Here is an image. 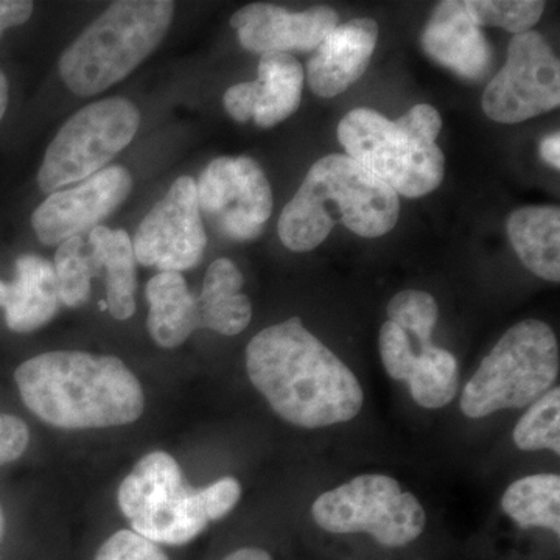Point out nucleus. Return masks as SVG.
Segmentation results:
<instances>
[{
    "mask_svg": "<svg viewBox=\"0 0 560 560\" xmlns=\"http://www.w3.org/2000/svg\"><path fill=\"white\" fill-rule=\"evenodd\" d=\"M501 508L522 529L545 528L560 534V477L537 474L512 482Z\"/></svg>",
    "mask_w": 560,
    "mask_h": 560,
    "instance_id": "nucleus-23",
    "label": "nucleus"
},
{
    "mask_svg": "<svg viewBox=\"0 0 560 560\" xmlns=\"http://www.w3.org/2000/svg\"><path fill=\"white\" fill-rule=\"evenodd\" d=\"M206 245L197 180L180 176L140 223L132 249L143 267L180 272L200 264Z\"/></svg>",
    "mask_w": 560,
    "mask_h": 560,
    "instance_id": "nucleus-12",
    "label": "nucleus"
},
{
    "mask_svg": "<svg viewBox=\"0 0 560 560\" xmlns=\"http://www.w3.org/2000/svg\"><path fill=\"white\" fill-rule=\"evenodd\" d=\"M54 265L35 254L16 260L13 282L0 280V308L16 334H31L46 326L61 307Z\"/></svg>",
    "mask_w": 560,
    "mask_h": 560,
    "instance_id": "nucleus-17",
    "label": "nucleus"
},
{
    "mask_svg": "<svg viewBox=\"0 0 560 560\" xmlns=\"http://www.w3.org/2000/svg\"><path fill=\"white\" fill-rule=\"evenodd\" d=\"M31 431L24 420L0 412V466L20 459L27 451Z\"/></svg>",
    "mask_w": 560,
    "mask_h": 560,
    "instance_id": "nucleus-32",
    "label": "nucleus"
},
{
    "mask_svg": "<svg viewBox=\"0 0 560 560\" xmlns=\"http://www.w3.org/2000/svg\"><path fill=\"white\" fill-rule=\"evenodd\" d=\"M33 2L27 0H0V38L11 27L25 24L31 20Z\"/></svg>",
    "mask_w": 560,
    "mask_h": 560,
    "instance_id": "nucleus-34",
    "label": "nucleus"
},
{
    "mask_svg": "<svg viewBox=\"0 0 560 560\" xmlns=\"http://www.w3.org/2000/svg\"><path fill=\"white\" fill-rule=\"evenodd\" d=\"M243 275L230 259L210 264L197 298L200 329H210L224 337L242 334L253 319V304L242 293Z\"/></svg>",
    "mask_w": 560,
    "mask_h": 560,
    "instance_id": "nucleus-19",
    "label": "nucleus"
},
{
    "mask_svg": "<svg viewBox=\"0 0 560 560\" xmlns=\"http://www.w3.org/2000/svg\"><path fill=\"white\" fill-rule=\"evenodd\" d=\"M131 189V173L113 165L81 180L73 189L55 191L33 212L36 237L47 246L80 237L119 209Z\"/></svg>",
    "mask_w": 560,
    "mask_h": 560,
    "instance_id": "nucleus-13",
    "label": "nucleus"
},
{
    "mask_svg": "<svg viewBox=\"0 0 560 560\" xmlns=\"http://www.w3.org/2000/svg\"><path fill=\"white\" fill-rule=\"evenodd\" d=\"M14 381L25 407L57 429L128 425L145 407L142 385L117 357L79 350L40 353L18 368Z\"/></svg>",
    "mask_w": 560,
    "mask_h": 560,
    "instance_id": "nucleus-2",
    "label": "nucleus"
},
{
    "mask_svg": "<svg viewBox=\"0 0 560 560\" xmlns=\"http://www.w3.org/2000/svg\"><path fill=\"white\" fill-rule=\"evenodd\" d=\"M378 40V24L371 18L337 25L323 39L307 65V81L313 94L337 97L366 72Z\"/></svg>",
    "mask_w": 560,
    "mask_h": 560,
    "instance_id": "nucleus-16",
    "label": "nucleus"
},
{
    "mask_svg": "<svg viewBox=\"0 0 560 560\" xmlns=\"http://www.w3.org/2000/svg\"><path fill=\"white\" fill-rule=\"evenodd\" d=\"M378 349L385 370L397 382H408L415 370L418 353L412 348L407 331L386 320L378 335Z\"/></svg>",
    "mask_w": 560,
    "mask_h": 560,
    "instance_id": "nucleus-29",
    "label": "nucleus"
},
{
    "mask_svg": "<svg viewBox=\"0 0 560 560\" xmlns=\"http://www.w3.org/2000/svg\"><path fill=\"white\" fill-rule=\"evenodd\" d=\"M408 383L419 407L440 410L458 393V361L452 352L434 345L420 349Z\"/></svg>",
    "mask_w": 560,
    "mask_h": 560,
    "instance_id": "nucleus-24",
    "label": "nucleus"
},
{
    "mask_svg": "<svg viewBox=\"0 0 560 560\" xmlns=\"http://www.w3.org/2000/svg\"><path fill=\"white\" fill-rule=\"evenodd\" d=\"M198 205L223 237L256 241L271 219L270 180L248 156L217 158L197 183Z\"/></svg>",
    "mask_w": 560,
    "mask_h": 560,
    "instance_id": "nucleus-11",
    "label": "nucleus"
},
{
    "mask_svg": "<svg viewBox=\"0 0 560 560\" xmlns=\"http://www.w3.org/2000/svg\"><path fill=\"white\" fill-rule=\"evenodd\" d=\"M540 158L547 162L550 167L559 171L560 167V136L559 132H552L541 140L539 145Z\"/></svg>",
    "mask_w": 560,
    "mask_h": 560,
    "instance_id": "nucleus-35",
    "label": "nucleus"
},
{
    "mask_svg": "<svg viewBox=\"0 0 560 560\" xmlns=\"http://www.w3.org/2000/svg\"><path fill=\"white\" fill-rule=\"evenodd\" d=\"M304 80V68L293 55H261L259 79L254 81L257 127L272 128L293 116L301 105Z\"/></svg>",
    "mask_w": 560,
    "mask_h": 560,
    "instance_id": "nucleus-21",
    "label": "nucleus"
},
{
    "mask_svg": "<svg viewBox=\"0 0 560 560\" xmlns=\"http://www.w3.org/2000/svg\"><path fill=\"white\" fill-rule=\"evenodd\" d=\"M388 316L390 323L418 338L420 349L433 346L431 335L440 318V307L427 291H400L389 302Z\"/></svg>",
    "mask_w": 560,
    "mask_h": 560,
    "instance_id": "nucleus-28",
    "label": "nucleus"
},
{
    "mask_svg": "<svg viewBox=\"0 0 560 560\" xmlns=\"http://www.w3.org/2000/svg\"><path fill=\"white\" fill-rule=\"evenodd\" d=\"M313 521L327 533L371 534L378 544L400 548L418 539L427 514L411 492L386 475L368 474L324 492L312 506Z\"/></svg>",
    "mask_w": 560,
    "mask_h": 560,
    "instance_id": "nucleus-8",
    "label": "nucleus"
},
{
    "mask_svg": "<svg viewBox=\"0 0 560 560\" xmlns=\"http://www.w3.org/2000/svg\"><path fill=\"white\" fill-rule=\"evenodd\" d=\"M337 11L313 7L293 13L271 3H250L231 18L245 50L253 54H290L318 49L323 39L338 25Z\"/></svg>",
    "mask_w": 560,
    "mask_h": 560,
    "instance_id": "nucleus-14",
    "label": "nucleus"
},
{
    "mask_svg": "<svg viewBox=\"0 0 560 560\" xmlns=\"http://www.w3.org/2000/svg\"><path fill=\"white\" fill-rule=\"evenodd\" d=\"M514 444L523 452L551 451L560 455V388L548 390L529 405L515 425Z\"/></svg>",
    "mask_w": 560,
    "mask_h": 560,
    "instance_id": "nucleus-25",
    "label": "nucleus"
},
{
    "mask_svg": "<svg viewBox=\"0 0 560 560\" xmlns=\"http://www.w3.org/2000/svg\"><path fill=\"white\" fill-rule=\"evenodd\" d=\"M150 337L164 349L179 348L200 329L197 298L191 296L180 272L165 271L147 283Z\"/></svg>",
    "mask_w": 560,
    "mask_h": 560,
    "instance_id": "nucleus-20",
    "label": "nucleus"
},
{
    "mask_svg": "<svg viewBox=\"0 0 560 560\" xmlns=\"http://www.w3.org/2000/svg\"><path fill=\"white\" fill-rule=\"evenodd\" d=\"M91 257L97 267L106 270V294L113 318L130 319L136 312V256L130 235L124 230L95 226L90 234Z\"/></svg>",
    "mask_w": 560,
    "mask_h": 560,
    "instance_id": "nucleus-22",
    "label": "nucleus"
},
{
    "mask_svg": "<svg viewBox=\"0 0 560 560\" xmlns=\"http://www.w3.org/2000/svg\"><path fill=\"white\" fill-rule=\"evenodd\" d=\"M399 215L396 191L348 154H327L312 165L280 213L279 238L294 253H308L337 223L360 237L377 238L396 228Z\"/></svg>",
    "mask_w": 560,
    "mask_h": 560,
    "instance_id": "nucleus-3",
    "label": "nucleus"
},
{
    "mask_svg": "<svg viewBox=\"0 0 560 560\" xmlns=\"http://www.w3.org/2000/svg\"><path fill=\"white\" fill-rule=\"evenodd\" d=\"M200 495L209 522L220 521L230 514L241 500L242 486L235 478H221L208 488L200 489Z\"/></svg>",
    "mask_w": 560,
    "mask_h": 560,
    "instance_id": "nucleus-31",
    "label": "nucleus"
},
{
    "mask_svg": "<svg viewBox=\"0 0 560 560\" xmlns=\"http://www.w3.org/2000/svg\"><path fill=\"white\" fill-rule=\"evenodd\" d=\"M224 109L232 119L245 124V121L253 120L254 106H256V98H254V81H245V83L234 84L226 91L223 97Z\"/></svg>",
    "mask_w": 560,
    "mask_h": 560,
    "instance_id": "nucleus-33",
    "label": "nucleus"
},
{
    "mask_svg": "<svg viewBox=\"0 0 560 560\" xmlns=\"http://www.w3.org/2000/svg\"><path fill=\"white\" fill-rule=\"evenodd\" d=\"M466 7L478 27H500L514 35L529 32L545 10L540 0H467Z\"/></svg>",
    "mask_w": 560,
    "mask_h": 560,
    "instance_id": "nucleus-27",
    "label": "nucleus"
},
{
    "mask_svg": "<svg viewBox=\"0 0 560 560\" xmlns=\"http://www.w3.org/2000/svg\"><path fill=\"white\" fill-rule=\"evenodd\" d=\"M173 14L168 0L114 2L61 55L66 86L88 97L119 83L160 46Z\"/></svg>",
    "mask_w": 560,
    "mask_h": 560,
    "instance_id": "nucleus-5",
    "label": "nucleus"
},
{
    "mask_svg": "<svg viewBox=\"0 0 560 560\" xmlns=\"http://www.w3.org/2000/svg\"><path fill=\"white\" fill-rule=\"evenodd\" d=\"M490 120L514 125L559 108L560 62L539 32L514 35L503 69L481 101Z\"/></svg>",
    "mask_w": 560,
    "mask_h": 560,
    "instance_id": "nucleus-10",
    "label": "nucleus"
},
{
    "mask_svg": "<svg viewBox=\"0 0 560 560\" xmlns=\"http://www.w3.org/2000/svg\"><path fill=\"white\" fill-rule=\"evenodd\" d=\"M246 371L272 410L301 429L349 422L363 408L359 378L296 316L249 341Z\"/></svg>",
    "mask_w": 560,
    "mask_h": 560,
    "instance_id": "nucleus-1",
    "label": "nucleus"
},
{
    "mask_svg": "<svg viewBox=\"0 0 560 560\" xmlns=\"http://www.w3.org/2000/svg\"><path fill=\"white\" fill-rule=\"evenodd\" d=\"M54 271L61 304L70 308L83 305L90 298L91 279L98 275L91 253L84 250L83 238L72 237L58 246Z\"/></svg>",
    "mask_w": 560,
    "mask_h": 560,
    "instance_id": "nucleus-26",
    "label": "nucleus"
},
{
    "mask_svg": "<svg viewBox=\"0 0 560 560\" xmlns=\"http://www.w3.org/2000/svg\"><path fill=\"white\" fill-rule=\"evenodd\" d=\"M422 47L431 60L464 80H481L492 65V47L460 0L438 3L422 33Z\"/></svg>",
    "mask_w": 560,
    "mask_h": 560,
    "instance_id": "nucleus-15",
    "label": "nucleus"
},
{
    "mask_svg": "<svg viewBox=\"0 0 560 560\" xmlns=\"http://www.w3.org/2000/svg\"><path fill=\"white\" fill-rule=\"evenodd\" d=\"M560 370L555 331L539 319L511 327L482 360L460 396V410L481 419L500 410L525 408L552 389Z\"/></svg>",
    "mask_w": 560,
    "mask_h": 560,
    "instance_id": "nucleus-6",
    "label": "nucleus"
},
{
    "mask_svg": "<svg viewBox=\"0 0 560 560\" xmlns=\"http://www.w3.org/2000/svg\"><path fill=\"white\" fill-rule=\"evenodd\" d=\"M10 98V86L9 80H7L5 73L0 69V121L7 113V106H9Z\"/></svg>",
    "mask_w": 560,
    "mask_h": 560,
    "instance_id": "nucleus-37",
    "label": "nucleus"
},
{
    "mask_svg": "<svg viewBox=\"0 0 560 560\" xmlns=\"http://www.w3.org/2000/svg\"><path fill=\"white\" fill-rule=\"evenodd\" d=\"M508 235L518 259L537 278L560 282V209L528 206L508 219Z\"/></svg>",
    "mask_w": 560,
    "mask_h": 560,
    "instance_id": "nucleus-18",
    "label": "nucleus"
},
{
    "mask_svg": "<svg viewBox=\"0 0 560 560\" xmlns=\"http://www.w3.org/2000/svg\"><path fill=\"white\" fill-rule=\"evenodd\" d=\"M95 560H168L153 541L143 539L135 530L121 529L98 548Z\"/></svg>",
    "mask_w": 560,
    "mask_h": 560,
    "instance_id": "nucleus-30",
    "label": "nucleus"
},
{
    "mask_svg": "<svg viewBox=\"0 0 560 560\" xmlns=\"http://www.w3.org/2000/svg\"><path fill=\"white\" fill-rule=\"evenodd\" d=\"M441 131V114L430 105L412 106L396 121L357 108L342 117L338 140L350 160L397 195L420 198L444 180L445 158L436 143Z\"/></svg>",
    "mask_w": 560,
    "mask_h": 560,
    "instance_id": "nucleus-4",
    "label": "nucleus"
},
{
    "mask_svg": "<svg viewBox=\"0 0 560 560\" xmlns=\"http://www.w3.org/2000/svg\"><path fill=\"white\" fill-rule=\"evenodd\" d=\"M223 560H272L271 556L261 548H241V550L231 552Z\"/></svg>",
    "mask_w": 560,
    "mask_h": 560,
    "instance_id": "nucleus-36",
    "label": "nucleus"
},
{
    "mask_svg": "<svg viewBox=\"0 0 560 560\" xmlns=\"http://www.w3.org/2000/svg\"><path fill=\"white\" fill-rule=\"evenodd\" d=\"M3 536V514L2 511H0V540H2Z\"/></svg>",
    "mask_w": 560,
    "mask_h": 560,
    "instance_id": "nucleus-38",
    "label": "nucleus"
},
{
    "mask_svg": "<svg viewBox=\"0 0 560 560\" xmlns=\"http://www.w3.org/2000/svg\"><path fill=\"white\" fill-rule=\"evenodd\" d=\"M131 528L158 545H186L208 528L200 489L186 485L179 464L165 452H153L136 464L117 493Z\"/></svg>",
    "mask_w": 560,
    "mask_h": 560,
    "instance_id": "nucleus-7",
    "label": "nucleus"
},
{
    "mask_svg": "<svg viewBox=\"0 0 560 560\" xmlns=\"http://www.w3.org/2000/svg\"><path fill=\"white\" fill-rule=\"evenodd\" d=\"M139 127L138 106L128 98L109 97L84 106L51 140L38 172L39 189L51 195L91 178L130 145Z\"/></svg>",
    "mask_w": 560,
    "mask_h": 560,
    "instance_id": "nucleus-9",
    "label": "nucleus"
}]
</instances>
